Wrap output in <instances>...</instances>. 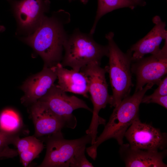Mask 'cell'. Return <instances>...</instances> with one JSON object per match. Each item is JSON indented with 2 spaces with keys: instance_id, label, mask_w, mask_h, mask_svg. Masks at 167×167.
<instances>
[{
  "instance_id": "obj_12",
  "label": "cell",
  "mask_w": 167,
  "mask_h": 167,
  "mask_svg": "<svg viewBox=\"0 0 167 167\" xmlns=\"http://www.w3.org/2000/svg\"><path fill=\"white\" fill-rule=\"evenodd\" d=\"M120 156L126 167H166L163 160L167 154L166 149L159 152L135 149L128 143L120 145L119 150Z\"/></svg>"
},
{
  "instance_id": "obj_11",
  "label": "cell",
  "mask_w": 167,
  "mask_h": 167,
  "mask_svg": "<svg viewBox=\"0 0 167 167\" xmlns=\"http://www.w3.org/2000/svg\"><path fill=\"white\" fill-rule=\"evenodd\" d=\"M57 79L53 67L45 66L41 72L27 79L22 86L24 92L22 103L32 105L36 103L47 93Z\"/></svg>"
},
{
  "instance_id": "obj_18",
  "label": "cell",
  "mask_w": 167,
  "mask_h": 167,
  "mask_svg": "<svg viewBox=\"0 0 167 167\" xmlns=\"http://www.w3.org/2000/svg\"><path fill=\"white\" fill-rule=\"evenodd\" d=\"M21 124L19 116L11 109H4L0 113V129L5 132L16 134Z\"/></svg>"
},
{
  "instance_id": "obj_1",
  "label": "cell",
  "mask_w": 167,
  "mask_h": 167,
  "mask_svg": "<svg viewBox=\"0 0 167 167\" xmlns=\"http://www.w3.org/2000/svg\"><path fill=\"white\" fill-rule=\"evenodd\" d=\"M68 12L61 10L44 17L32 33L21 38L42 58L45 65L52 67L60 62L64 45L68 35L64 28L70 21Z\"/></svg>"
},
{
  "instance_id": "obj_21",
  "label": "cell",
  "mask_w": 167,
  "mask_h": 167,
  "mask_svg": "<svg viewBox=\"0 0 167 167\" xmlns=\"http://www.w3.org/2000/svg\"><path fill=\"white\" fill-rule=\"evenodd\" d=\"M141 103L148 104L155 103L159 104L166 109H167V95L164 96H144Z\"/></svg>"
},
{
  "instance_id": "obj_24",
  "label": "cell",
  "mask_w": 167,
  "mask_h": 167,
  "mask_svg": "<svg viewBox=\"0 0 167 167\" xmlns=\"http://www.w3.org/2000/svg\"><path fill=\"white\" fill-rule=\"evenodd\" d=\"M135 2H139L143 5V6L146 5V2L144 0H133Z\"/></svg>"
},
{
  "instance_id": "obj_23",
  "label": "cell",
  "mask_w": 167,
  "mask_h": 167,
  "mask_svg": "<svg viewBox=\"0 0 167 167\" xmlns=\"http://www.w3.org/2000/svg\"><path fill=\"white\" fill-rule=\"evenodd\" d=\"M18 155V153L17 150L11 148L9 147L3 150L0 152V158L2 157L13 158Z\"/></svg>"
},
{
  "instance_id": "obj_9",
  "label": "cell",
  "mask_w": 167,
  "mask_h": 167,
  "mask_svg": "<svg viewBox=\"0 0 167 167\" xmlns=\"http://www.w3.org/2000/svg\"><path fill=\"white\" fill-rule=\"evenodd\" d=\"M6 0L16 19L18 31L27 36L38 27L50 4L48 0Z\"/></svg>"
},
{
  "instance_id": "obj_20",
  "label": "cell",
  "mask_w": 167,
  "mask_h": 167,
  "mask_svg": "<svg viewBox=\"0 0 167 167\" xmlns=\"http://www.w3.org/2000/svg\"><path fill=\"white\" fill-rule=\"evenodd\" d=\"M19 138L17 133H8L0 129V152L4 150L9 144L15 145Z\"/></svg>"
},
{
  "instance_id": "obj_17",
  "label": "cell",
  "mask_w": 167,
  "mask_h": 167,
  "mask_svg": "<svg viewBox=\"0 0 167 167\" xmlns=\"http://www.w3.org/2000/svg\"><path fill=\"white\" fill-rule=\"evenodd\" d=\"M98 6L94 24L97 23L105 14L116 9L129 8L131 10L139 6L138 2L133 0H97Z\"/></svg>"
},
{
  "instance_id": "obj_5",
  "label": "cell",
  "mask_w": 167,
  "mask_h": 167,
  "mask_svg": "<svg viewBox=\"0 0 167 167\" xmlns=\"http://www.w3.org/2000/svg\"><path fill=\"white\" fill-rule=\"evenodd\" d=\"M100 64L96 62H92L83 67L80 71L88 79V92L93 105L92 120L89 127L86 131L93 141H95L97 137L99 125L105 124V120L99 116V112L108 104H109L110 100L105 78L107 67L106 66L104 68H102Z\"/></svg>"
},
{
  "instance_id": "obj_8",
  "label": "cell",
  "mask_w": 167,
  "mask_h": 167,
  "mask_svg": "<svg viewBox=\"0 0 167 167\" xmlns=\"http://www.w3.org/2000/svg\"><path fill=\"white\" fill-rule=\"evenodd\" d=\"M39 101L46 106L64 122L66 127L74 129L77 120L72 112L83 108L92 112V110L83 100L74 96H68L66 92L54 84Z\"/></svg>"
},
{
  "instance_id": "obj_19",
  "label": "cell",
  "mask_w": 167,
  "mask_h": 167,
  "mask_svg": "<svg viewBox=\"0 0 167 167\" xmlns=\"http://www.w3.org/2000/svg\"><path fill=\"white\" fill-rule=\"evenodd\" d=\"M86 146L81 148L75 154L70 164V166L73 167H93L86 158L85 155Z\"/></svg>"
},
{
  "instance_id": "obj_14",
  "label": "cell",
  "mask_w": 167,
  "mask_h": 167,
  "mask_svg": "<svg viewBox=\"0 0 167 167\" xmlns=\"http://www.w3.org/2000/svg\"><path fill=\"white\" fill-rule=\"evenodd\" d=\"M30 114L34 126L36 137L51 135L61 131L66 127L61 119L39 101L32 105Z\"/></svg>"
},
{
  "instance_id": "obj_25",
  "label": "cell",
  "mask_w": 167,
  "mask_h": 167,
  "mask_svg": "<svg viewBox=\"0 0 167 167\" xmlns=\"http://www.w3.org/2000/svg\"><path fill=\"white\" fill-rule=\"evenodd\" d=\"M5 29V28L3 26H0V33L2 32Z\"/></svg>"
},
{
  "instance_id": "obj_2",
  "label": "cell",
  "mask_w": 167,
  "mask_h": 167,
  "mask_svg": "<svg viewBox=\"0 0 167 167\" xmlns=\"http://www.w3.org/2000/svg\"><path fill=\"white\" fill-rule=\"evenodd\" d=\"M154 85L152 83L147 84L132 95L124 98L114 107L102 133L95 142L86 149L88 154L93 159L95 160L96 158L98 147L105 141L112 138L116 139L120 145L123 143L126 131L134 121L139 118V106L143 97Z\"/></svg>"
},
{
  "instance_id": "obj_3",
  "label": "cell",
  "mask_w": 167,
  "mask_h": 167,
  "mask_svg": "<svg viewBox=\"0 0 167 167\" xmlns=\"http://www.w3.org/2000/svg\"><path fill=\"white\" fill-rule=\"evenodd\" d=\"M114 33L110 32L106 35L105 38L109 49L107 72L113 92L109 104L111 107H115L129 96L132 86L131 70L132 53L129 49L126 53H123L114 41Z\"/></svg>"
},
{
  "instance_id": "obj_10",
  "label": "cell",
  "mask_w": 167,
  "mask_h": 167,
  "mask_svg": "<svg viewBox=\"0 0 167 167\" xmlns=\"http://www.w3.org/2000/svg\"><path fill=\"white\" fill-rule=\"evenodd\" d=\"M124 137L133 149L162 150L167 146V134L151 124L142 122L139 118L127 129Z\"/></svg>"
},
{
  "instance_id": "obj_22",
  "label": "cell",
  "mask_w": 167,
  "mask_h": 167,
  "mask_svg": "<svg viewBox=\"0 0 167 167\" xmlns=\"http://www.w3.org/2000/svg\"><path fill=\"white\" fill-rule=\"evenodd\" d=\"M158 87L151 95L152 96H164L167 95V77L163 78L158 84Z\"/></svg>"
},
{
  "instance_id": "obj_13",
  "label": "cell",
  "mask_w": 167,
  "mask_h": 167,
  "mask_svg": "<svg viewBox=\"0 0 167 167\" xmlns=\"http://www.w3.org/2000/svg\"><path fill=\"white\" fill-rule=\"evenodd\" d=\"M152 21L155 24L154 27L144 37L132 45L129 49L132 53V62L140 59L146 54H152L156 53L160 49L159 46L162 41L167 38L165 22L157 15L153 18Z\"/></svg>"
},
{
  "instance_id": "obj_4",
  "label": "cell",
  "mask_w": 167,
  "mask_h": 167,
  "mask_svg": "<svg viewBox=\"0 0 167 167\" xmlns=\"http://www.w3.org/2000/svg\"><path fill=\"white\" fill-rule=\"evenodd\" d=\"M63 48L65 54L61 65L79 71L92 62L101 63L102 58L108 57L109 53L107 45L98 44L93 39L92 35L82 33L78 29L68 36Z\"/></svg>"
},
{
  "instance_id": "obj_16",
  "label": "cell",
  "mask_w": 167,
  "mask_h": 167,
  "mask_svg": "<svg viewBox=\"0 0 167 167\" xmlns=\"http://www.w3.org/2000/svg\"><path fill=\"white\" fill-rule=\"evenodd\" d=\"M23 166L27 167L44 148L43 143L34 136L20 138L15 145Z\"/></svg>"
},
{
  "instance_id": "obj_7",
  "label": "cell",
  "mask_w": 167,
  "mask_h": 167,
  "mask_svg": "<svg viewBox=\"0 0 167 167\" xmlns=\"http://www.w3.org/2000/svg\"><path fill=\"white\" fill-rule=\"evenodd\" d=\"M162 49L151 56L143 57L131 64V71L136 77L135 92L150 83L158 85L167 72V38Z\"/></svg>"
},
{
  "instance_id": "obj_6",
  "label": "cell",
  "mask_w": 167,
  "mask_h": 167,
  "mask_svg": "<svg viewBox=\"0 0 167 167\" xmlns=\"http://www.w3.org/2000/svg\"><path fill=\"white\" fill-rule=\"evenodd\" d=\"M46 139L45 157L38 167H67L77 152L82 147L91 143L88 135L78 139L68 140L61 131L48 135Z\"/></svg>"
},
{
  "instance_id": "obj_15",
  "label": "cell",
  "mask_w": 167,
  "mask_h": 167,
  "mask_svg": "<svg viewBox=\"0 0 167 167\" xmlns=\"http://www.w3.org/2000/svg\"><path fill=\"white\" fill-rule=\"evenodd\" d=\"M52 67L57 76V85L59 88L66 92H69L88 97V81L82 73L66 69L60 62Z\"/></svg>"
}]
</instances>
